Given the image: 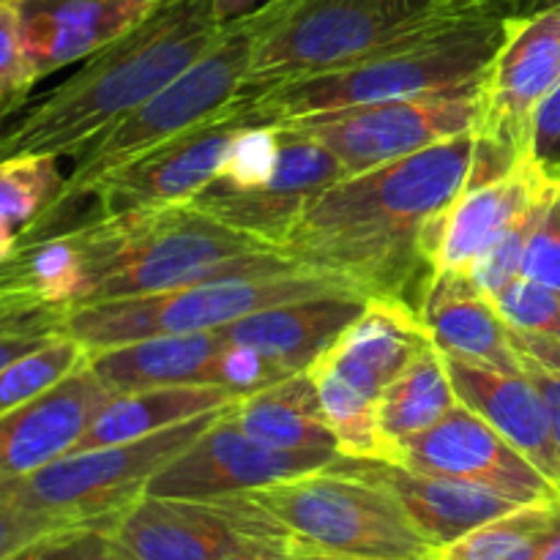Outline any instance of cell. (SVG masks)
<instances>
[{"mask_svg":"<svg viewBox=\"0 0 560 560\" xmlns=\"http://www.w3.org/2000/svg\"><path fill=\"white\" fill-rule=\"evenodd\" d=\"M476 180V135L339 178L304 211L282 252L306 271L331 273L366 299H392L419 312L432 271L421 228Z\"/></svg>","mask_w":560,"mask_h":560,"instance_id":"6da1fadb","label":"cell"},{"mask_svg":"<svg viewBox=\"0 0 560 560\" xmlns=\"http://www.w3.org/2000/svg\"><path fill=\"white\" fill-rule=\"evenodd\" d=\"M222 33L213 0L162 5L22 109L20 118L0 126V162L16 156L77 159L109 126L197 63Z\"/></svg>","mask_w":560,"mask_h":560,"instance_id":"7a4b0ae2","label":"cell"},{"mask_svg":"<svg viewBox=\"0 0 560 560\" xmlns=\"http://www.w3.org/2000/svg\"><path fill=\"white\" fill-rule=\"evenodd\" d=\"M85 233L91 249L85 304L217 279L301 271L282 249L208 217L191 202L156 211L96 213L85 219Z\"/></svg>","mask_w":560,"mask_h":560,"instance_id":"3957f363","label":"cell"},{"mask_svg":"<svg viewBox=\"0 0 560 560\" xmlns=\"http://www.w3.org/2000/svg\"><path fill=\"white\" fill-rule=\"evenodd\" d=\"M506 16L452 20L339 69L235 98L246 126H288L366 104L476 85L501 47Z\"/></svg>","mask_w":560,"mask_h":560,"instance_id":"277c9868","label":"cell"},{"mask_svg":"<svg viewBox=\"0 0 560 560\" xmlns=\"http://www.w3.org/2000/svg\"><path fill=\"white\" fill-rule=\"evenodd\" d=\"M452 20L446 0H279L257 11L235 98L339 69Z\"/></svg>","mask_w":560,"mask_h":560,"instance_id":"5b68a950","label":"cell"},{"mask_svg":"<svg viewBox=\"0 0 560 560\" xmlns=\"http://www.w3.org/2000/svg\"><path fill=\"white\" fill-rule=\"evenodd\" d=\"M301 550L350 560H430L435 547L361 459L244 492Z\"/></svg>","mask_w":560,"mask_h":560,"instance_id":"8992f818","label":"cell"},{"mask_svg":"<svg viewBox=\"0 0 560 560\" xmlns=\"http://www.w3.org/2000/svg\"><path fill=\"white\" fill-rule=\"evenodd\" d=\"M255 33L257 14L224 25L219 42L197 63L109 126L77 156L58 200L44 217H55L77 202L91 200L98 186L137 159L228 113L244 82Z\"/></svg>","mask_w":560,"mask_h":560,"instance_id":"52a82bcc","label":"cell"},{"mask_svg":"<svg viewBox=\"0 0 560 560\" xmlns=\"http://www.w3.org/2000/svg\"><path fill=\"white\" fill-rule=\"evenodd\" d=\"M331 293H359V290L345 279L306 271V268L273 273V277L217 279V282L164 290V293L74 306L63 317L60 334L77 339L88 350H102L135 339L164 337V334L222 331L230 323L244 320L255 312Z\"/></svg>","mask_w":560,"mask_h":560,"instance_id":"ba28073f","label":"cell"},{"mask_svg":"<svg viewBox=\"0 0 560 560\" xmlns=\"http://www.w3.org/2000/svg\"><path fill=\"white\" fill-rule=\"evenodd\" d=\"M224 410L228 408L211 410L137 441L71 452L36 474L0 481V490L25 509L49 514L66 525L102 528L115 514L145 495L153 476L189 448Z\"/></svg>","mask_w":560,"mask_h":560,"instance_id":"9c48e42d","label":"cell"},{"mask_svg":"<svg viewBox=\"0 0 560 560\" xmlns=\"http://www.w3.org/2000/svg\"><path fill=\"white\" fill-rule=\"evenodd\" d=\"M474 120L476 85H470L459 91L339 109L288 126L323 142L337 156L345 173L353 175L474 131Z\"/></svg>","mask_w":560,"mask_h":560,"instance_id":"30bf717a","label":"cell"},{"mask_svg":"<svg viewBox=\"0 0 560 560\" xmlns=\"http://www.w3.org/2000/svg\"><path fill=\"white\" fill-rule=\"evenodd\" d=\"M558 82L560 0L506 16L501 47L476 80V140L520 159L530 115Z\"/></svg>","mask_w":560,"mask_h":560,"instance_id":"8fae6325","label":"cell"},{"mask_svg":"<svg viewBox=\"0 0 560 560\" xmlns=\"http://www.w3.org/2000/svg\"><path fill=\"white\" fill-rule=\"evenodd\" d=\"M102 528L135 560H217L249 539L288 536L246 495H140Z\"/></svg>","mask_w":560,"mask_h":560,"instance_id":"7c38bea8","label":"cell"},{"mask_svg":"<svg viewBox=\"0 0 560 560\" xmlns=\"http://www.w3.org/2000/svg\"><path fill=\"white\" fill-rule=\"evenodd\" d=\"M228 410L189 448H184L153 476L145 495L191 498V501L244 495L345 459L342 454L279 452L266 446L233 424Z\"/></svg>","mask_w":560,"mask_h":560,"instance_id":"4fadbf2b","label":"cell"},{"mask_svg":"<svg viewBox=\"0 0 560 560\" xmlns=\"http://www.w3.org/2000/svg\"><path fill=\"white\" fill-rule=\"evenodd\" d=\"M279 135H282V156L268 184L255 189H224L208 184L191 200V206L282 249L284 238L299 224L306 208L348 173L315 137L293 126H279Z\"/></svg>","mask_w":560,"mask_h":560,"instance_id":"5bb4252c","label":"cell"},{"mask_svg":"<svg viewBox=\"0 0 560 560\" xmlns=\"http://www.w3.org/2000/svg\"><path fill=\"white\" fill-rule=\"evenodd\" d=\"M402 468L490 487L520 503H560L558 487L465 405L405 443Z\"/></svg>","mask_w":560,"mask_h":560,"instance_id":"9a60e30c","label":"cell"},{"mask_svg":"<svg viewBox=\"0 0 560 560\" xmlns=\"http://www.w3.org/2000/svg\"><path fill=\"white\" fill-rule=\"evenodd\" d=\"M244 126L230 107L189 135L137 159L93 191L98 213L156 211L191 202L217 178L230 145Z\"/></svg>","mask_w":560,"mask_h":560,"instance_id":"2e32d148","label":"cell"},{"mask_svg":"<svg viewBox=\"0 0 560 560\" xmlns=\"http://www.w3.org/2000/svg\"><path fill=\"white\" fill-rule=\"evenodd\" d=\"M558 184L520 159L512 170L470 186L421 228L419 246L435 273H465L520 217L552 195Z\"/></svg>","mask_w":560,"mask_h":560,"instance_id":"e0dca14e","label":"cell"},{"mask_svg":"<svg viewBox=\"0 0 560 560\" xmlns=\"http://www.w3.org/2000/svg\"><path fill=\"white\" fill-rule=\"evenodd\" d=\"M115 394L85 364L31 402L0 416V481L22 479L80 443Z\"/></svg>","mask_w":560,"mask_h":560,"instance_id":"ac0fdd59","label":"cell"},{"mask_svg":"<svg viewBox=\"0 0 560 560\" xmlns=\"http://www.w3.org/2000/svg\"><path fill=\"white\" fill-rule=\"evenodd\" d=\"M22 47L38 80L88 60L156 14V0H16Z\"/></svg>","mask_w":560,"mask_h":560,"instance_id":"d6986e66","label":"cell"},{"mask_svg":"<svg viewBox=\"0 0 560 560\" xmlns=\"http://www.w3.org/2000/svg\"><path fill=\"white\" fill-rule=\"evenodd\" d=\"M430 345V334L413 306L392 299H370L359 320L350 323L312 364L337 372L366 397L381 399L388 383L397 381Z\"/></svg>","mask_w":560,"mask_h":560,"instance_id":"ffe728a7","label":"cell"},{"mask_svg":"<svg viewBox=\"0 0 560 560\" xmlns=\"http://www.w3.org/2000/svg\"><path fill=\"white\" fill-rule=\"evenodd\" d=\"M419 317L432 345L448 359L525 375L512 328L490 295L481 293L465 273H435L421 299Z\"/></svg>","mask_w":560,"mask_h":560,"instance_id":"44dd1931","label":"cell"},{"mask_svg":"<svg viewBox=\"0 0 560 560\" xmlns=\"http://www.w3.org/2000/svg\"><path fill=\"white\" fill-rule=\"evenodd\" d=\"M364 293H331L255 312L222 328L224 339L266 355L284 377L304 372L366 310Z\"/></svg>","mask_w":560,"mask_h":560,"instance_id":"7402d4cb","label":"cell"},{"mask_svg":"<svg viewBox=\"0 0 560 560\" xmlns=\"http://www.w3.org/2000/svg\"><path fill=\"white\" fill-rule=\"evenodd\" d=\"M443 359H446L459 405L474 410L492 430L501 432L560 490V465L550 413L536 383L528 375H509V372L487 370V366L448 359V355Z\"/></svg>","mask_w":560,"mask_h":560,"instance_id":"603a6c76","label":"cell"},{"mask_svg":"<svg viewBox=\"0 0 560 560\" xmlns=\"http://www.w3.org/2000/svg\"><path fill=\"white\" fill-rule=\"evenodd\" d=\"M364 465L377 481H383L394 492V498L402 503L408 517L430 539L432 547L448 545L490 520L528 506V503H520L490 487L470 485V481L419 474V470L402 468V465Z\"/></svg>","mask_w":560,"mask_h":560,"instance_id":"cb8c5ba5","label":"cell"},{"mask_svg":"<svg viewBox=\"0 0 560 560\" xmlns=\"http://www.w3.org/2000/svg\"><path fill=\"white\" fill-rule=\"evenodd\" d=\"M224 345L228 339L222 331L164 334L91 350L88 366L115 397L145 388L213 383V370Z\"/></svg>","mask_w":560,"mask_h":560,"instance_id":"d4e9b609","label":"cell"},{"mask_svg":"<svg viewBox=\"0 0 560 560\" xmlns=\"http://www.w3.org/2000/svg\"><path fill=\"white\" fill-rule=\"evenodd\" d=\"M228 416L246 435L279 452L339 454L337 438L323 416L320 397L306 370L235 399Z\"/></svg>","mask_w":560,"mask_h":560,"instance_id":"484cf974","label":"cell"},{"mask_svg":"<svg viewBox=\"0 0 560 560\" xmlns=\"http://www.w3.org/2000/svg\"><path fill=\"white\" fill-rule=\"evenodd\" d=\"M235 399L238 397L233 392L217 383H189V386H162L120 394L109 399L107 408L93 419V424L71 452L137 441V438L170 430L211 410L230 408Z\"/></svg>","mask_w":560,"mask_h":560,"instance_id":"4316f807","label":"cell"},{"mask_svg":"<svg viewBox=\"0 0 560 560\" xmlns=\"http://www.w3.org/2000/svg\"><path fill=\"white\" fill-rule=\"evenodd\" d=\"M459 405L448 377L446 359L435 345L421 350L413 364L402 372L377 399V419L388 446L402 465V446L421 432L432 430Z\"/></svg>","mask_w":560,"mask_h":560,"instance_id":"83f0119b","label":"cell"},{"mask_svg":"<svg viewBox=\"0 0 560 560\" xmlns=\"http://www.w3.org/2000/svg\"><path fill=\"white\" fill-rule=\"evenodd\" d=\"M560 503H528L503 517L435 547L430 560H539L550 539Z\"/></svg>","mask_w":560,"mask_h":560,"instance_id":"f1b7e54d","label":"cell"},{"mask_svg":"<svg viewBox=\"0 0 560 560\" xmlns=\"http://www.w3.org/2000/svg\"><path fill=\"white\" fill-rule=\"evenodd\" d=\"M320 397L323 416L337 438L339 454L361 463H386L397 465V454L388 446L386 435L377 419V399L366 397L364 392L350 386L348 381L323 366H306Z\"/></svg>","mask_w":560,"mask_h":560,"instance_id":"f546056e","label":"cell"},{"mask_svg":"<svg viewBox=\"0 0 560 560\" xmlns=\"http://www.w3.org/2000/svg\"><path fill=\"white\" fill-rule=\"evenodd\" d=\"M66 178L52 156H16L0 162V224L25 233L52 208Z\"/></svg>","mask_w":560,"mask_h":560,"instance_id":"4dcf8cb0","label":"cell"},{"mask_svg":"<svg viewBox=\"0 0 560 560\" xmlns=\"http://www.w3.org/2000/svg\"><path fill=\"white\" fill-rule=\"evenodd\" d=\"M88 353L91 350L85 345L66 337V334H58L42 348L11 361L9 366L0 370V416L31 402L38 394L52 388L55 383L69 377L74 370H80L88 361Z\"/></svg>","mask_w":560,"mask_h":560,"instance_id":"1f68e13d","label":"cell"},{"mask_svg":"<svg viewBox=\"0 0 560 560\" xmlns=\"http://www.w3.org/2000/svg\"><path fill=\"white\" fill-rule=\"evenodd\" d=\"M279 156H282L279 126H244L211 184L224 189H255L273 178Z\"/></svg>","mask_w":560,"mask_h":560,"instance_id":"d6a6232c","label":"cell"},{"mask_svg":"<svg viewBox=\"0 0 560 560\" xmlns=\"http://www.w3.org/2000/svg\"><path fill=\"white\" fill-rule=\"evenodd\" d=\"M550 197H547V200H541L539 206L530 208L525 217H520L517 222H514L512 228H509L506 233H503L501 238H498L495 244L485 252V255H479L474 262H470V268L465 271V277H468L470 282L481 290V293L490 295L492 299V295L501 293L506 284H512L514 279L523 277L525 246H528L530 233H534L536 222H539L541 211H545V206L550 202Z\"/></svg>","mask_w":560,"mask_h":560,"instance_id":"836d02e7","label":"cell"},{"mask_svg":"<svg viewBox=\"0 0 560 560\" xmlns=\"http://www.w3.org/2000/svg\"><path fill=\"white\" fill-rule=\"evenodd\" d=\"M36 82V71L22 47L20 5L16 0H0V126L27 107Z\"/></svg>","mask_w":560,"mask_h":560,"instance_id":"e575fe53","label":"cell"},{"mask_svg":"<svg viewBox=\"0 0 560 560\" xmlns=\"http://www.w3.org/2000/svg\"><path fill=\"white\" fill-rule=\"evenodd\" d=\"M501 317L512 331L534 337L560 339V293L528 277H517L512 284L492 295Z\"/></svg>","mask_w":560,"mask_h":560,"instance_id":"d590c367","label":"cell"},{"mask_svg":"<svg viewBox=\"0 0 560 560\" xmlns=\"http://www.w3.org/2000/svg\"><path fill=\"white\" fill-rule=\"evenodd\" d=\"M22 560H135L98 525H71L33 545Z\"/></svg>","mask_w":560,"mask_h":560,"instance_id":"8d00e7d4","label":"cell"},{"mask_svg":"<svg viewBox=\"0 0 560 560\" xmlns=\"http://www.w3.org/2000/svg\"><path fill=\"white\" fill-rule=\"evenodd\" d=\"M520 159L547 180L560 184V82L530 115Z\"/></svg>","mask_w":560,"mask_h":560,"instance_id":"74e56055","label":"cell"},{"mask_svg":"<svg viewBox=\"0 0 560 560\" xmlns=\"http://www.w3.org/2000/svg\"><path fill=\"white\" fill-rule=\"evenodd\" d=\"M523 277L560 293V186L552 191L525 246Z\"/></svg>","mask_w":560,"mask_h":560,"instance_id":"f35d334b","label":"cell"},{"mask_svg":"<svg viewBox=\"0 0 560 560\" xmlns=\"http://www.w3.org/2000/svg\"><path fill=\"white\" fill-rule=\"evenodd\" d=\"M63 528H71V525L60 523L49 514L25 509L0 490V560H16L33 545Z\"/></svg>","mask_w":560,"mask_h":560,"instance_id":"ab89813d","label":"cell"},{"mask_svg":"<svg viewBox=\"0 0 560 560\" xmlns=\"http://www.w3.org/2000/svg\"><path fill=\"white\" fill-rule=\"evenodd\" d=\"M282 377V372L266 355L257 353L255 348L233 342L224 345L217 359V370H213V383L233 392L238 399L246 397V394L260 392L266 386H273Z\"/></svg>","mask_w":560,"mask_h":560,"instance_id":"60d3db41","label":"cell"},{"mask_svg":"<svg viewBox=\"0 0 560 560\" xmlns=\"http://www.w3.org/2000/svg\"><path fill=\"white\" fill-rule=\"evenodd\" d=\"M547 3L552 0H446V9L457 20H485V16L528 14Z\"/></svg>","mask_w":560,"mask_h":560,"instance_id":"b9f144b4","label":"cell"},{"mask_svg":"<svg viewBox=\"0 0 560 560\" xmlns=\"http://www.w3.org/2000/svg\"><path fill=\"white\" fill-rule=\"evenodd\" d=\"M525 375L536 383L541 399L547 405V413H550V427H552V441H556V454L560 465V370L552 366L534 364V361H525Z\"/></svg>","mask_w":560,"mask_h":560,"instance_id":"7bdbcfd3","label":"cell"},{"mask_svg":"<svg viewBox=\"0 0 560 560\" xmlns=\"http://www.w3.org/2000/svg\"><path fill=\"white\" fill-rule=\"evenodd\" d=\"M299 550L301 547L290 536H260V539L244 541L217 560H288Z\"/></svg>","mask_w":560,"mask_h":560,"instance_id":"ee69618b","label":"cell"},{"mask_svg":"<svg viewBox=\"0 0 560 560\" xmlns=\"http://www.w3.org/2000/svg\"><path fill=\"white\" fill-rule=\"evenodd\" d=\"M273 3H279V0H213V16H217L219 25H230V22L257 14Z\"/></svg>","mask_w":560,"mask_h":560,"instance_id":"f6af8a7d","label":"cell"},{"mask_svg":"<svg viewBox=\"0 0 560 560\" xmlns=\"http://www.w3.org/2000/svg\"><path fill=\"white\" fill-rule=\"evenodd\" d=\"M52 337H58V334H47V337H0V370L20 359V355L47 345Z\"/></svg>","mask_w":560,"mask_h":560,"instance_id":"bcb514c9","label":"cell"},{"mask_svg":"<svg viewBox=\"0 0 560 560\" xmlns=\"http://www.w3.org/2000/svg\"><path fill=\"white\" fill-rule=\"evenodd\" d=\"M539 560H560V512H558V520H556V528H552L550 539H547L545 550H541Z\"/></svg>","mask_w":560,"mask_h":560,"instance_id":"7dc6e473","label":"cell"},{"mask_svg":"<svg viewBox=\"0 0 560 560\" xmlns=\"http://www.w3.org/2000/svg\"><path fill=\"white\" fill-rule=\"evenodd\" d=\"M288 560H350V558L328 556V552H315V550H299L295 556H290Z\"/></svg>","mask_w":560,"mask_h":560,"instance_id":"c3c4849f","label":"cell"},{"mask_svg":"<svg viewBox=\"0 0 560 560\" xmlns=\"http://www.w3.org/2000/svg\"><path fill=\"white\" fill-rule=\"evenodd\" d=\"M159 3V9H162V5H173V3H178V0H156Z\"/></svg>","mask_w":560,"mask_h":560,"instance_id":"681fc988","label":"cell"}]
</instances>
